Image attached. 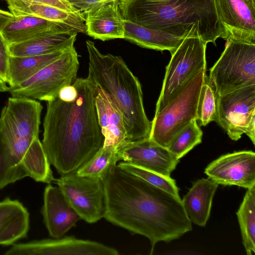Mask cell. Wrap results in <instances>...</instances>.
Wrapping results in <instances>:
<instances>
[{
	"label": "cell",
	"instance_id": "cell-33",
	"mask_svg": "<svg viewBox=\"0 0 255 255\" xmlns=\"http://www.w3.org/2000/svg\"><path fill=\"white\" fill-rule=\"evenodd\" d=\"M84 15L88 11L101 5L119 0H67Z\"/></svg>",
	"mask_w": 255,
	"mask_h": 255
},
{
	"label": "cell",
	"instance_id": "cell-30",
	"mask_svg": "<svg viewBox=\"0 0 255 255\" xmlns=\"http://www.w3.org/2000/svg\"><path fill=\"white\" fill-rule=\"evenodd\" d=\"M217 114V93L208 76H205L198 100L197 120L203 126L215 121Z\"/></svg>",
	"mask_w": 255,
	"mask_h": 255
},
{
	"label": "cell",
	"instance_id": "cell-35",
	"mask_svg": "<svg viewBox=\"0 0 255 255\" xmlns=\"http://www.w3.org/2000/svg\"><path fill=\"white\" fill-rule=\"evenodd\" d=\"M250 138L254 145L255 144V118L249 124L245 133Z\"/></svg>",
	"mask_w": 255,
	"mask_h": 255
},
{
	"label": "cell",
	"instance_id": "cell-32",
	"mask_svg": "<svg viewBox=\"0 0 255 255\" xmlns=\"http://www.w3.org/2000/svg\"><path fill=\"white\" fill-rule=\"evenodd\" d=\"M9 44L0 30V80L7 83L8 68Z\"/></svg>",
	"mask_w": 255,
	"mask_h": 255
},
{
	"label": "cell",
	"instance_id": "cell-36",
	"mask_svg": "<svg viewBox=\"0 0 255 255\" xmlns=\"http://www.w3.org/2000/svg\"><path fill=\"white\" fill-rule=\"evenodd\" d=\"M8 91L6 83L0 80V92H5Z\"/></svg>",
	"mask_w": 255,
	"mask_h": 255
},
{
	"label": "cell",
	"instance_id": "cell-12",
	"mask_svg": "<svg viewBox=\"0 0 255 255\" xmlns=\"http://www.w3.org/2000/svg\"><path fill=\"white\" fill-rule=\"evenodd\" d=\"M5 255H118L116 249L95 241L64 237L11 246Z\"/></svg>",
	"mask_w": 255,
	"mask_h": 255
},
{
	"label": "cell",
	"instance_id": "cell-26",
	"mask_svg": "<svg viewBox=\"0 0 255 255\" xmlns=\"http://www.w3.org/2000/svg\"><path fill=\"white\" fill-rule=\"evenodd\" d=\"M248 255L255 253V186L248 189L236 213Z\"/></svg>",
	"mask_w": 255,
	"mask_h": 255
},
{
	"label": "cell",
	"instance_id": "cell-13",
	"mask_svg": "<svg viewBox=\"0 0 255 255\" xmlns=\"http://www.w3.org/2000/svg\"><path fill=\"white\" fill-rule=\"evenodd\" d=\"M223 39L255 45V0H212Z\"/></svg>",
	"mask_w": 255,
	"mask_h": 255
},
{
	"label": "cell",
	"instance_id": "cell-22",
	"mask_svg": "<svg viewBox=\"0 0 255 255\" xmlns=\"http://www.w3.org/2000/svg\"><path fill=\"white\" fill-rule=\"evenodd\" d=\"M66 29L72 28L63 23L36 16L20 15L14 16L0 31L9 45L24 41L51 30Z\"/></svg>",
	"mask_w": 255,
	"mask_h": 255
},
{
	"label": "cell",
	"instance_id": "cell-10",
	"mask_svg": "<svg viewBox=\"0 0 255 255\" xmlns=\"http://www.w3.org/2000/svg\"><path fill=\"white\" fill-rule=\"evenodd\" d=\"M54 181L81 219L93 224L104 218L105 196L102 179L80 176L75 171Z\"/></svg>",
	"mask_w": 255,
	"mask_h": 255
},
{
	"label": "cell",
	"instance_id": "cell-2",
	"mask_svg": "<svg viewBox=\"0 0 255 255\" xmlns=\"http://www.w3.org/2000/svg\"><path fill=\"white\" fill-rule=\"evenodd\" d=\"M77 90L69 100L57 96L47 101L42 145L61 175L76 171L103 146L104 137L97 114L98 87L88 76L72 83Z\"/></svg>",
	"mask_w": 255,
	"mask_h": 255
},
{
	"label": "cell",
	"instance_id": "cell-20",
	"mask_svg": "<svg viewBox=\"0 0 255 255\" xmlns=\"http://www.w3.org/2000/svg\"><path fill=\"white\" fill-rule=\"evenodd\" d=\"M29 213L17 200L7 197L0 201V246H12L26 238Z\"/></svg>",
	"mask_w": 255,
	"mask_h": 255
},
{
	"label": "cell",
	"instance_id": "cell-6",
	"mask_svg": "<svg viewBox=\"0 0 255 255\" xmlns=\"http://www.w3.org/2000/svg\"><path fill=\"white\" fill-rule=\"evenodd\" d=\"M206 69L200 71L189 80L179 93L160 111L151 122L149 138L167 148L174 135L194 119Z\"/></svg>",
	"mask_w": 255,
	"mask_h": 255
},
{
	"label": "cell",
	"instance_id": "cell-34",
	"mask_svg": "<svg viewBox=\"0 0 255 255\" xmlns=\"http://www.w3.org/2000/svg\"><path fill=\"white\" fill-rule=\"evenodd\" d=\"M14 17L10 12L0 9V30L5 26L7 22Z\"/></svg>",
	"mask_w": 255,
	"mask_h": 255
},
{
	"label": "cell",
	"instance_id": "cell-11",
	"mask_svg": "<svg viewBox=\"0 0 255 255\" xmlns=\"http://www.w3.org/2000/svg\"><path fill=\"white\" fill-rule=\"evenodd\" d=\"M255 118V85L217 94L215 121L233 140L239 139Z\"/></svg>",
	"mask_w": 255,
	"mask_h": 255
},
{
	"label": "cell",
	"instance_id": "cell-8",
	"mask_svg": "<svg viewBox=\"0 0 255 255\" xmlns=\"http://www.w3.org/2000/svg\"><path fill=\"white\" fill-rule=\"evenodd\" d=\"M207 44L199 37L184 38L166 67L155 114L160 111L200 71L206 69Z\"/></svg>",
	"mask_w": 255,
	"mask_h": 255
},
{
	"label": "cell",
	"instance_id": "cell-21",
	"mask_svg": "<svg viewBox=\"0 0 255 255\" xmlns=\"http://www.w3.org/2000/svg\"><path fill=\"white\" fill-rule=\"evenodd\" d=\"M219 184L210 178L195 182L182 199L191 223L204 227L210 217L212 201Z\"/></svg>",
	"mask_w": 255,
	"mask_h": 255
},
{
	"label": "cell",
	"instance_id": "cell-31",
	"mask_svg": "<svg viewBox=\"0 0 255 255\" xmlns=\"http://www.w3.org/2000/svg\"><path fill=\"white\" fill-rule=\"evenodd\" d=\"M8 5L9 10L21 9L33 4L48 5L58 7L65 11H79L67 0H4Z\"/></svg>",
	"mask_w": 255,
	"mask_h": 255
},
{
	"label": "cell",
	"instance_id": "cell-9",
	"mask_svg": "<svg viewBox=\"0 0 255 255\" xmlns=\"http://www.w3.org/2000/svg\"><path fill=\"white\" fill-rule=\"evenodd\" d=\"M79 56L74 46L47 65L29 79L16 86L8 87L12 97L48 101L56 97L64 87L76 78Z\"/></svg>",
	"mask_w": 255,
	"mask_h": 255
},
{
	"label": "cell",
	"instance_id": "cell-5",
	"mask_svg": "<svg viewBox=\"0 0 255 255\" xmlns=\"http://www.w3.org/2000/svg\"><path fill=\"white\" fill-rule=\"evenodd\" d=\"M88 75L110 98L122 114L129 142L149 137L151 122L143 107L141 84L120 56L102 53L91 40L86 42Z\"/></svg>",
	"mask_w": 255,
	"mask_h": 255
},
{
	"label": "cell",
	"instance_id": "cell-18",
	"mask_svg": "<svg viewBox=\"0 0 255 255\" xmlns=\"http://www.w3.org/2000/svg\"><path fill=\"white\" fill-rule=\"evenodd\" d=\"M95 105L104 137L103 146H113L120 150L129 142L122 114L109 96L99 87Z\"/></svg>",
	"mask_w": 255,
	"mask_h": 255
},
{
	"label": "cell",
	"instance_id": "cell-29",
	"mask_svg": "<svg viewBox=\"0 0 255 255\" xmlns=\"http://www.w3.org/2000/svg\"><path fill=\"white\" fill-rule=\"evenodd\" d=\"M120 168L149 184L180 197L175 181L170 177L147 170L129 162L123 161L117 164Z\"/></svg>",
	"mask_w": 255,
	"mask_h": 255
},
{
	"label": "cell",
	"instance_id": "cell-16",
	"mask_svg": "<svg viewBox=\"0 0 255 255\" xmlns=\"http://www.w3.org/2000/svg\"><path fill=\"white\" fill-rule=\"evenodd\" d=\"M43 222L53 238L62 237L81 219L58 186L48 184L43 193Z\"/></svg>",
	"mask_w": 255,
	"mask_h": 255
},
{
	"label": "cell",
	"instance_id": "cell-17",
	"mask_svg": "<svg viewBox=\"0 0 255 255\" xmlns=\"http://www.w3.org/2000/svg\"><path fill=\"white\" fill-rule=\"evenodd\" d=\"M86 33L95 39L103 41L124 39L125 19L118 1L101 5L85 14Z\"/></svg>",
	"mask_w": 255,
	"mask_h": 255
},
{
	"label": "cell",
	"instance_id": "cell-28",
	"mask_svg": "<svg viewBox=\"0 0 255 255\" xmlns=\"http://www.w3.org/2000/svg\"><path fill=\"white\" fill-rule=\"evenodd\" d=\"M196 119L180 129L171 140L167 148L178 159L202 141L203 132Z\"/></svg>",
	"mask_w": 255,
	"mask_h": 255
},
{
	"label": "cell",
	"instance_id": "cell-25",
	"mask_svg": "<svg viewBox=\"0 0 255 255\" xmlns=\"http://www.w3.org/2000/svg\"><path fill=\"white\" fill-rule=\"evenodd\" d=\"M9 11L15 16H36L66 24L77 33H86L85 15L80 11L70 12L48 5L33 4L21 9H10Z\"/></svg>",
	"mask_w": 255,
	"mask_h": 255
},
{
	"label": "cell",
	"instance_id": "cell-1",
	"mask_svg": "<svg viewBox=\"0 0 255 255\" xmlns=\"http://www.w3.org/2000/svg\"><path fill=\"white\" fill-rule=\"evenodd\" d=\"M105 196L104 218L134 234L146 237L150 254L158 242L177 239L192 230L180 197L113 165L102 179Z\"/></svg>",
	"mask_w": 255,
	"mask_h": 255
},
{
	"label": "cell",
	"instance_id": "cell-23",
	"mask_svg": "<svg viewBox=\"0 0 255 255\" xmlns=\"http://www.w3.org/2000/svg\"><path fill=\"white\" fill-rule=\"evenodd\" d=\"M72 46L44 55L20 57L10 56L7 80L9 87L16 86L29 79L43 68L59 58Z\"/></svg>",
	"mask_w": 255,
	"mask_h": 255
},
{
	"label": "cell",
	"instance_id": "cell-3",
	"mask_svg": "<svg viewBox=\"0 0 255 255\" xmlns=\"http://www.w3.org/2000/svg\"><path fill=\"white\" fill-rule=\"evenodd\" d=\"M42 106L10 97L0 116V190L26 177L50 184L55 178L38 137Z\"/></svg>",
	"mask_w": 255,
	"mask_h": 255
},
{
	"label": "cell",
	"instance_id": "cell-27",
	"mask_svg": "<svg viewBox=\"0 0 255 255\" xmlns=\"http://www.w3.org/2000/svg\"><path fill=\"white\" fill-rule=\"evenodd\" d=\"M118 149L113 146H103L76 171L80 176L102 179L110 168L120 161Z\"/></svg>",
	"mask_w": 255,
	"mask_h": 255
},
{
	"label": "cell",
	"instance_id": "cell-14",
	"mask_svg": "<svg viewBox=\"0 0 255 255\" xmlns=\"http://www.w3.org/2000/svg\"><path fill=\"white\" fill-rule=\"evenodd\" d=\"M204 173L218 184L248 189L255 186V153L244 150L223 155L211 162Z\"/></svg>",
	"mask_w": 255,
	"mask_h": 255
},
{
	"label": "cell",
	"instance_id": "cell-15",
	"mask_svg": "<svg viewBox=\"0 0 255 255\" xmlns=\"http://www.w3.org/2000/svg\"><path fill=\"white\" fill-rule=\"evenodd\" d=\"M120 160L170 177L179 162L167 148L148 138L128 142L118 151Z\"/></svg>",
	"mask_w": 255,
	"mask_h": 255
},
{
	"label": "cell",
	"instance_id": "cell-19",
	"mask_svg": "<svg viewBox=\"0 0 255 255\" xmlns=\"http://www.w3.org/2000/svg\"><path fill=\"white\" fill-rule=\"evenodd\" d=\"M78 33L73 29L53 30L28 40L9 45L11 56L44 55L73 45Z\"/></svg>",
	"mask_w": 255,
	"mask_h": 255
},
{
	"label": "cell",
	"instance_id": "cell-24",
	"mask_svg": "<svg viewBox=\"0 0 255 255\" xmlns=\"http://www.w3.org/2000/svg\"><path fill=\"white\" fill-rule=\"evenodd\" d=\"M124 39L140 47L171 54L179 46L183 39L151 29L131 21L125 20Z\"/></svg>",
	"mask_w": 255,
	"mask_h": 255
},
{
	"label": "cell",
	"instance_id": "cell-4",
	"mask_svg": "<svg viewBox=\"0 0 255 255\" xmlns=\"http://www.w3.org/2000/svg\"><path fill=\"white\" fill-rule=\"evenodd\" d=\"M125 20L175 37H199L216 45L224 30L212 0H119Z\"/></svg>",
	"mask_w": 255,
	"mask_h": 255
},
{
	"label": "cell",
	"instance_id": "cell-7",
	"mask_svg": "<svg viewBox=\"0 0 255 255\" xmlns=\"http://www.w3.org/2000/svg\"><path fill=\"white\" fill-rule=\"evenodd\" d=\"M226 42L208 76L218 95L255 85V45Z\"/></svg>",
	"mask_w": 255,
	"mask_h": 255
}]
</instances>
